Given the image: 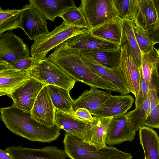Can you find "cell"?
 <instances>
[{
  "mask_svg": "<svg viewBox=\"0 0 159 159\" xmlns=\"http://www.w3.org/2000/svg\"><path fill=\"white\" fill-rule=\"evenodd\" d=\"M0 111L2 120L10 130L29 140L50 143L60 135L61 129L56 125L48 127L42 124L31 117V113L20 109L14 104L1 108Z\"/></svg>",
  "mask_w": 159,
  "mask_h": 159,
  "instance_id": "1",
  "label": "cell"
},
{
  "mask_svg": "<svg viewBox=\"0 0 159 159\" xmlns=\"http://www.w3.org/2000/svg\"><path fill=\"white\" fill-rule=\"evenodd\" d=\"M70 76L76 82H82L91 88L120 93L110 82L94 72L79 54L70 52L61 44L47 57Z\"/></svg>",
  "mask_w": 159,
  "mask_h": 159,
  "instance_id": "2",
  "label": "cell"
},
{
  "mask_svg": "<svg viewBox=\"0 0 159 159\" xmlns=\"http://www.w3.org/2000/svg\"><path fill=\"white\" fill-rule=\"evenodd\" d=\"M64 151L71 159H132L129 153L111 146L100 149L76 136L66 133L63 141Z\"/></svg>",
  "mask_w": 159,
  "mask_h": 159,
  "instance_id": "3",
  "label": "cell"
},
{
  "mask_svg": "<svg viewBox=\"0 0 159 159\" xmlns=\"http://www.w3.org/2000/svg\"><path fill=\"white\" fill-rule=\"evenodd\" d=\"M90 31L87 28L67 25L63 22L51 32L34 40L30 48V55L35 62H39L46 59L49 52L69 38Z\"/></svg>",
  "mask_w": 159,
  "mask_h": 159,
  "instance_id": "4",
  "label": "cell"
},
{
  "mask_svg": "<svg viewBox=\"0 0 159 159\" xmlns=\"http://www.w3.org/2000/svg\"><path fill=\"white\" fill-rule=\"evenodd\" d=\"M28 71L30 77L46 86H59L69 92L76 83L73 78L48 57L36 62Z\"/></svg>",
  "mask_w": 159,
  "mask_h": 159,
  "instance_id": "5",
  "label": "cell"
},
{
  "mask_svg": "<svg viewBox=\"0 0 159 159\" xmlns=\"http://www.w3.org/2000/svg\"><path fill=\"white\" fill-rule=\"evenodd\" d=\"M79 7L90 30L118 18L113 0H82Z\"/></svg>",
  "mask_w": 159,
  "mask_h": 159,
  "instance_id": "6",
  "label": "cell"
},
{
  "mask_svg": "<svg viewBox=\"0 0 159 159\" xmlns=\"http://www.w3.org/2000/svg\"><path fill=\"white\" fill-rule=\"evenodd\" d=\"M46 18L30 3L22 9L19 28L22 29L30 40H36L49 31Z\"/></svg>",
  "mask_w": 159,
  "mask_h": 159,
  "instance_id": "7",
  "label": "cell"
},
{
  "mask_svg": "<svg viewBox=\"0 0 159 159\" xmlns=\"http://www.w3.org/2000/svg\"><path fill=\"white\" fill-rule=\"evenodd\" d=\"M120 46L119 67L129 90L136 97L139 89L141 69L136 61L128 44L125 43Z\"/></svg>",
  "mask_w": 159,
  "mask_h": 159,
  "instance_id": "8",
  "label": "cell"
},
{
  "mask_svg": "<svg viewBox=\"0 0 159 159\" xmlns=\"http://www.w3.org/2000/svg\"><path fill=\"white\" fill-rule=\"evenodd\" d=\"M61 44L67 51L78 54H86L96 49H112L120 47L93 36L90 31L73 36Z\"/></svg>",
  "mask_w": 159,
  "mask_h": 159,
  "instance_id": "9",
  "label": "cell"
},
{
  "mask_svg": "<svg viewBox=\"0 0 159 159\" xmlns=\"http://www.w3.org/2000/svg\"><path fill=\"white\" fill-rule=\"evenodd\" d=\"M30 54L27 44L20 37L10 31L0 34V61L9 64Z\"/></svg>",
  "mask_w": 159,
  "mask_h": 159,
  "instance_id": "10",
  "label": "cell"
},
{
  "mask_svg": "<svg viewBox=\"0 0 159 159\" xmlns=\"http://www.w3.org/2000/svg\"><path fill=\"white\" fill-rule=\"evenodd\" d=\"M46 86L30 77V79L7 95L13 100L18 108L31 113L38 95Z\"/></svg>",
  "mask_w": 159,
  "mask_h": 159,
  "instance_id": "11",
  "label": "cell"
},
{
  "mask_svg": "<svg viewBox=\"0 0 159 159\" xmlns=\"http://www.w3.org/2000/svg\"><path fill=\"white\" fill-rule=\"evenodd\" d=\"M5 149L13 159H66L67 155L64 150L56 146L34 148L10 146Z\"/></svg>",
  "mask_w": 159,
  "mask_h": 159,
  "instance_id": "12",
  "label": "cell"
},
{
  "mask_svg": "<svg viewBox=\"0 0 159 159\" xmlns=\"http://www.w3.org/2000/svg\"><path fill=\"white\" fill-rule=\"evenodd\" d=\"M126 116V113L113 117L109 124L106 139L109 146L132 141L136 135Z\"/></svg>",
  "mask_w": 159,
  "mask_h": 159,
  "instance_id": "13",
  "label": "cell"
},
{
  "mask_svg": "<svg viewBox=\"0 0 159 159\" xmlns=\"http://www.w3.org/2000/svg\"><path fill=\"white\" fill-rule=\"evenodd\" d=\"M79 55L94 72L110 82L119 90L121 95H127L130 93L119 67L112 69L108 68L100 64L89 55Z\"/></svg>",
  "mask_w": 159,
  "mask_h": 159,
  "instance_id": "14",
  "label": "cell"
},
{
  "mask_svg": "<svg viewBox=\"0 0 159 159\" xmlns=\"http://www.w3.org/2000/svg\"><path fill=\"white\" fill-rule=\"evenodd\" d=\"M75 117L74 114L65 113L55 109L54 123L66 133L77 136L83 140L88 131L94 124Z\"/></svg>",
  "mask_w": 159,
  "mask_h": 159,
  "instance_id": "15",
  "label": "cell"
},
{
  "mask_svg": "<svg viewBox=\"0 0 159 159\" xmlns=\"http://www.w3.org/2000/svg\"><path fill=\"white\" fill-rule=\"evenodd\" d=\"M55 109L49 94L47 86L39 94L34 103L31 117L40 124L48 127H53Z\"/></svg>",
  "mask_w": 159,
  "mask_h": 159,
  "instance_id": "16",
  "label": "cell"
},
{
  "mask_svg": "<svg viewBox=\"0 0 159 159\" xmlns=\"http://www.w3.org/2000/svg\"><path fill=\"white\" fill-rule=\"evenodd\" d=\"M134 102L131 95H112L93 115L98 117H110L127 113Z\"/></svg>",
  "mask_w": 159,
  "mask_h": 159,
  "instance_id": "17",
  "label": "cell"
},
{
  "mask_svg": "<svg viewBox=\"0 0 159 159\" xmlns=\"http://www.w3.org/2000/svg\"><path fill=\"white\" fill-rule=\"evenodd\" d=\"M111 92L94 88L84 90L77 99L73 100L74 112L79 108H85L93 115L112 95Z\"/></svg>",
  "mask_w": 159,
  "mask_h": 159,
  "instance_id": "18",
  "label": "cell"
},
{
  "mask_svg": "<svg viewBox=\"0 0 159 159\" xmlns=\"http://www.w3.org/2000/svg\"><path fill=\"white\" fill-rule=\"evenodd\" d=\"M30 78L28 71L0 66V96L10 94Z\"/></svg>",
  "mask_w": 159,
  "mask_h": 159,
  "instance_id": "19",
  "label": "cell"
},
{
  "mask_svg": "<svg viewBox=\"0 0 159 159\" xmlns=\"http://www.w3.org/2000/svg\"><path fill=\"white\" fill-rule=\"evenodd\" d=\"M29 2L47 20L52 22L67 9L75 5L72 0H29Z\"/></svg>",
  "mask_w": 159,
  "mask_h": 159,
  "instance_id": "20",
  "label": "cell"
},
{
  "mask_svg": "<svg viewBox=\"0 0 159 159\" xmlns=\"http://www.w3.org/2000/svg\"><path fill=\"white\" fill-rule=\"evenodd\" d=\"M122 20L119 18L90 30L91 34L98 38L120 46L122 38Z\"/></svg>",
  "mask_w": 159,
  "mask_h": 159,
  "instance_id": "21",
  "label": "cell"
},
{
  "mask_svg": "<svg viewBox=\"0 0 159 159\" xmlns=\"http://www.w3.org/2000/svg\"><path fill=\"white\" fill-rule=\"evenodd\" d=\"M140 143L146 159H159V137L151 128L143 126L139 130Z\"/></svg>",
  "mask_w": 159,
  "mask_h": 159,
  "instance_id": "22",
  "label": "cell"
},
{
  "mask_svg": "<svg viewBox=\"0 0 159 159\" xmlns=\"http://www.w3.org/2000/svg\"><path fill=\"white\" fill-rule=\"evenodd\" d=\"M112 117H96L94 124L83 140L90 144L93 145L98 149L106 146V139L108 128Z\"/></svg>",
  "mask_w": 159,
  "mask_h": 159,
  "instance_id": "23",
  "label": "cell"
},
{
  "mask_svg": "<svg viewBox=\"0 0 159 159\" xmlns=\"http://www.w3.org/2000/svg\"><path fill=\"white\" fill-rule=\"evenodd\" d=\"M49 94L55 109L62 112L74 114L73 100L69 92L59 86H47Z\"/></svg>",
  "mask_w": 159,
  "mask_h": 159,
  "instance_id": "24",
  "label": "cell"
},
{
  "mask_svg": "<svg viewBox=\"0 0 159 159\" xmlns=\"http://www.w3.org/2000/svg\"><path fill=\"white\" fill-rule=\"evenodd\" d=\"M138 2L136 18L145 30L153 28L158 20L153 0H138Z\"/></svg>",
  "mask_w": 159,
  "mask_h": 159,
  "instance_id": "25",
  "label": "cell"
},
{
  "mask_svg": "<svg viewBox=\"0 0 159 159\" xmlns=\"http://www.w3.org/2000/svg\"><path fill=\"white\" fill-rule=\"evenodd\" d=\"M120 53V46L112 49H95L86 54L91 56L104 66L112 69L119 67Z\"/></svg>",
  "mask_w": 159,
  "mask_h": 159,
  "instance_id": "26",
  "label": "cell"
},
{
  "mask_svg": "<svg viewBox=\"0 0 159 159\" xmlns=\"http://www.w3.org/2000/svg\"><path fill=\"white\" fill-rule=\"evenodd\" d=\"M122 34L120 46L127 43L133 55L139 66L141 68L142 52L135 36L132 21L127 20H122Z\"/></svg>",
  "mask_w": 159,
  "mask_h": 159,
  "instance_id": "27",
  "label": "cell"
},
{
  "mask_svg": "<svg viewBox=\"0 0 159 159\" xmlns=\"http://www.w3.org/2000/svg\"><path fill=\"white\" fill-rule=\"evenodd\" d=\"M151 102L148 93L144 102L139 107L126 113L133 130L137 132L144 125V122L150 112Z\"/></svg>",
  "mask_w": 159,
  "mask_h": 159,
  "instance_id": "28",
  "label": "cell"
},
{
  "mask_svg": "<svg viewBox=\"0 0 159 159\" xmlns=\"http://www.w3.org/2000/svg\"><path fill=\"white\" fill-rule=\"evenodd\" d=\"M0 7V34L19 28L22 9L4 10Z\"/></svg>",
  "mask_w": 159,
  "mask_h": 159,
  "instance_id": "29",
  "label": "cell"
},
{
  "mask_svg": "<svg viewBox=\"0 0 159 159\" xmlns=\"http://www.w3.org/2000/svg\"><path fill=\"white\" fill-rule=\"evenodd\" d=\"M118 18L121 20L132 21L136 18L138 9V0H113Z\"/></svg>",
  "mask_w": 159,
  "mask_h": 159,
  "instance_id": "30",
  "label": "cell"
},
{
  "mask_svg": "<svg viewBox=\"0 0 159 159\" xmlns=\"http://www.w3.org/2000/svg\"><path fill=\"white\" fill-rule=\"evenodd\" d=\"M135 37L142 53H146L154 49L155 44L137 18L132 21Z\"/></svg>",
  "mask_w": 159,
  "mask_h": 159,
  "instance_id": "31",
  "label": "cell"
},
{
  "mask_svg": "<svg viewBox=\"0 0 159 159\" xmlns=\"http://www.w3.org/2000/svg\"><path fill=\"white\" fill-rule=\"evenodd\" d=\"M151 102L150 110L144 125L153 128L159 129V95L154 90L149 89Z\"/></svg>",
  "mask_w": 159,
  "mask_h": 159,
  "instance_id": "32",
  "label": "cell"
},
{
  "mask_svg": "<svg viewBox=\"0 0 159 159\" xmlns=\"http://www.w3.org/2000/svg\"><path fill=\"white\" fill-rule=\"evenodd\" d=\"M59 17L63 19V22L67 25L85 27L90 29L79 7L75 5L67 9Z\"/></svg>",
  "mask_w": 159,
  "mask_h": 159,
  "instance_id": "33",
  "label": "cell"
},
{
  "mask_svg": "<svg viewBox=\"0 0 159 159\" xmlns=\"http://www.w3.org/2000/svg\"><path fill=\"white\" fill-rule=\"evenodd\" d=\"M157 66H158V62L154 49L147 53H142V73L145 81L148 85L152 71Z\"/></svg>",
  "mask_w": 159,
  "mask_h": 159,
  "instance_id": "34",
  "label": "cell"
},
{
  "mask_svg": "<svg viewBox=\"0 0 159 159\" xmlns=\"http://www.w3.org/2000/svg\"><path fill=\"white\" fill-rule=\"evenodd\" d=\"M36 62L30 57L16 60L9 64L0 61V66L15 70L28 71L33 67Z\"/></svg>",
  "mask_w": 159,
  "mask_h": 159,
  "instance_id": "35",
  "label": "cell"
},
{
  "mask_svg": "<svg viewBox=\"0 0 159 159\" xmlns=\"http://www.w3.org/2000/svg\"><path fill=\"white\" fill-rule=\"evenodd\" d=\"M148 85L145 81L141 72L139 91L135 97V108L139 107L144 102L148 96Z\"/></svg>",
  "mask_w": 159,
  "mask_h": 159,
  "instance_id": "36",
  "label": "cell"
},
{
  "mask_svg": "<svg viewBox=\"0 0 159 159\" xmlns=\"http://www.w3.org/2000/svg\"><path fill=\"white\" fill-rule=\"evenodd\" d=\"M74 116L80 119L93 122L95 120V117H93L90 111L85 108H80L75 111Z\"/></svg>",
  "mask_w": 159,
  "mask_h": 159,
  "instance_id": "37",
  "label": "cell"
},
{
  "mask_svg": "<svg viewBox=\"0 0 159 159\" xmlns=\"http://www.w3.org/2000/svg\"><path fill=\"white\" fill-rule=\"evenodd\" d=\"M145 30L155 44L159 43V23L153 28Z\"/></svg>",
  "mask_w": 159,
  "mask_h": 159,
  "instance_id": "38",
  "label": "cell"
},
{
  "mask_svg": "<svg viewBox=\"0 0 159 159\" xmlns=\"http://www.w3.org/2000/svg\"><path fill=\"white\" fill-rule=\"evenodd\" d=\"M0 159H13L6 150L0 149Z\"/></svg>",
  "mask_w": 159,
  "mask_h": 159,
  "instance_id": "39",
  "label": "cell"
},
{
  "mask_svg": "<svg viewBox=\"0 0 159 159\" xmlns=\"http://www.w3.org/2000/svg\"><path fill=\"white\" fill-rule=\"evenodd\" d=\"M153 1L157 14L158 20V23L157 24H158L159 23V0H153Z\"/></svg>",
  "mask_w": 159,
  "mask_h": 159,
  "instance_id": "40",
  "label": "cell"
},
{
  "mask_svg": "<svg viewBox=\"0 0 159 159\" xmlns=\"http://www.w3.org/2000/svg\"><path fill=\"white\" fill-rule=\"evenodd\" d=\"M154 49L156 53L159 67V49L155 48H154Z\"/></svg>",
  "mask_w": 159,
  "mask_h": 159,
  "instance_id": "41",
  "label": "cell"
},
{
  "mask_svg": "<svg viewBox=\"0 0 159 159\" xmlns=\"http://www.w3.org/2000/svg\"><path fill=\"white\" fill-rule=\"evenodd\" d=\"M144 159H146V158L145 157H144Z\"/></svg>",
  "mask_w": 159,
  "mask_h": 159,
  "instance_id": "42",
  "label": "cell"
}]
</instances>
